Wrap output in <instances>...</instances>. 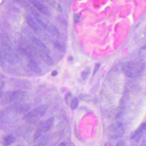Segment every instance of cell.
<instances>
[{"instance_id": "cell-13", "label": "cell", "mask_w": 146, "mask_h": 146, "mask_svg": "<svg viewBox=\"0 0 146 146\" xmlns=\"http://www.w3.org/2000/svg\"><path fill=\"white\" fill-rule=\"evenodd\" d=\"M26 20L27 22L28 25L31 27L32 29L35 31H38L39 27L37 25L34 20L31 16H29V15L27 16Z\"/></svg>"}, {"instance_id": "cell-21", "label": "cell", "mask_w": 146, "mask_h": 146, "mask_svg": "<svg viewBox=\"0 0 146 146\" xmlns=\"http://www.w3.org/2000/svg\"><path fill=\"white\" fill-rule=\"evenodd\" d=\"M58 72L56 70H54L53 72L51 73V75H52V76H56L58 74Z\"/></svg>"}, {"instance_id": "cell-8", "label": "cell", "mask_w": 146, "mask_h": 146, "mask_svg": "<svg viewBox=\"0 0 146 146\" xmlns=\"http://www.w3.org/2000/svg\"><path fill=\"white\" fill-rule=\"evenodd\" d=\"M31 2L33 5L42 13L47 15H50V12L49 9L38 1L36 0H31Z\"/></svg>"}, {"instance_id": "cell-14", "label": "cell", "mask_w": 146, "mask_h": 146, "mask_svg": "<svg viewBox=\"0 0 146 146\" xmlns=\"http://www.w3.org/2000/svg\"><path fill=\"white\" fill-rule=\"evenodd\" d=\"M15 141V138L14 136L12 135H8L3 139V145L4 146L10 145L13 144Z\"/></svg>"}, {"instance_id": "cell-4", "label": "cell", "mask_w": 146, "mask_h": 146, "mask_svg": "<svg viewBox=\"0 0 146 146\" xmlns=\"http://www.w3.org/2000/svg\"><path fill=\"white\" fill-rule=\"evenodd\" d=\"M46 110L47 109L45 106H42L38 107L27 113L23 117V119L24 120H29L38 116H43L46 112Z\"/></svg>"}, {"instance_id": "cell-3", "label": "cell", "mask_w": 146, "mask_h": 146, "mask_svg": "<svg viewBox=\"0 0 146 146\" xmlns=\"http://www.w3.org/2000/svg\"><path fill=\"white\" fill-rule=\"evenodd\" d=\"M124 132L123 125L119 123H114L109 128V135L113 139H120L124 134Z\"/></svg>"}, {"instance_id": "cell-17", "label": "cell", "mask_w": 146, "mask_h": 146, "mask_svg": "<svg viewBox=\"0 0 146 146\" xmlns=\"http://www.w3.org/2000/svg\"><path fill=\"white\" fill-rule=\"evenodd\" d=\"M53 44H54L55 48L58 50L62 51V52H65L66 51V48L65 46L58 41H55L53 43Z\"/></svg>"}, {"instance_id": "cell-12", "label": "cell", "mask_w": 146, "mask_h": 146, "mask_svg": "<svg viewBox=\"0 0 146 146\" xmlns=\"http://www.w3.org/2000/svg\"><path fill=\"white\" fill-rule=\"evenodd\" d=\"M44 123L43 122L39 123L38 125L37 129L35 131L34 135V139L35 140L37 139L42 135V133H44Z\"/></svg>"}, {"instance_id": "cell-24", "label": "cell", "mask_w": 146, "mask_h": 146, "mask_svg": "<svg viewBox=\"0 0 146 146\" xmlns=\"http://www.w3.org/2000/svg\"><path fill=\"white\" fill-rule=\"evenodd\" d=\"M21 146V145H18V146Z\"/></svg>"}, {"instance_id": "cell-11", "label": "cell", "mask_w": 146, "mask_h": 146, "mask_svg": "<svg viewBox=\"0 0 146 146\" xmlns=\"http://www.w3.org/2000/svg\"><path fill=\"white\" fill-rule=\"evenodd\" d=\"M54 117H52L47 119L44 123V132L46 133L51 129L54 124Z\"/></svg>"}, {"instance_id": "cell-2", "label": "cell", "mask_w": 146, "mask_h": 146, "mask_svg": "<svg viewBox=\"0 0 146 146\" xmlns=\"http://www.w3.org/2000/svg\"><path fill=\"white\" fill-rule=\"evenodd\" d=\"M25 95V92L21 90L11 91L6 92L3 95V99L1 101H3V104L18 103V101L23 99Z\"/></svg>"}, {"instance_id": "cell-9", "label": "cell", "mask_w": 146, "mask_h": 146, "mask_svg": "<svg viewBox=\"0 0 146 146\" xmlns=\"http://www.w3.org/2000/svg\"><path fill=\"white\" fill-rule=\"evenodd\" d=\"M38 54L39 55V56L41 57L42 60L47 65L49 66H52L54 64V60L49 54L44 53L39 50H38Z\"/></svg>"}, {"instance_id": "cell-10", "label": "cell", "mask_w": 146, "mask_h": 146, "mask_svg": "<svg viewBox=\"0 0 146 146\" xmlns=\"http://www.w3.org/2000/svg\"><path fill=\"white\" fill-rule=\"evenodd\" d=\"M28 66L30 69L33 72L40 74L42 72L41 68L39 66L37 63L34 59L29 60Z\"/></svg>"}, {"instance_id": "cell-7", "label": "cell", "mask_w": 146, "mask_h": 146, "mask_svg": "<svg viewBox=\"0 0 146 146\" xmlns=\"http://www.w3.org/2000/svg\"><path fill=\"white\" fill-rule=\"evenodd\" d=\"M32 42L39 49H38L44 53L49 54L50 53L49 49L42 41L36 38L33 37L32 38Z\"/></svg>"}, {"instance_id": "cell-19", "label": "cell", "mask_w": 146, "mask_h": 146, "mask_svg": "<svg viewBox=\"0 0 146 146\" xmlns=\"http://www.w3.org/2000/svg\"><path fill=\"white\" fill-rule=\"evenodd\" d=\"M115 146H127V144L124 141H120L117 142Z\"/></svg>"}, {"instance_id": "cell-18", "label": "cell", "mask_w": 146, "mask_h": 146, "mask_svg": "<svg viewBox=\"0 0 146 146\" xmlns=\"http://www.w3.org/2000/svg\"><path fill=\"white\" fill-rule=\"evenodd\" d=\"M71 93L70 92H69L67 93L66 94V96H65V101H66V103L67 104H68L69 102V99H70V98H71Z\"/></svg>"}, {"instance_id": "cell-16", "label": "cell", "mask_w": 146, "mask_h": 146, "mask_svg": "<svg viewBox=\"0 0 146 146\" xmlns=\"http://www.w3.org/2000/svg\"><path fill=\"white\" fill-rule=\"evenodd\" d=\"M91 72V69L89 68H87L84 71H83L81 73V76L82 80H86L88 78Z\"/></svg>"}, {"instance_id": "cell-1", "label": "cell", "mask_w": 146, "mask_h": 146, "mask_svg": "<svg viewBox=\"0 0 146 146\" xmlns=\"http://www.w3.org/2000/svg\"><path fill=\"white\" fill-rule=\"evenodd\" d=\"M145 67V65L141 62L131 61L125 64L123 71L128 77L137 78L142 76Z\"/></svg>"}, {"instance_id": "cell-15", "label": "cell", "mask_w": 146, "mask_h": 146, "mask_svg": "<svg viewBox=\"0 0 146 146\" xmlns=\"http://www.w3.org/2000/svg\"><path fill=\"white\" fill-rule=\"evenodd\" d=\"M79 100L78 98H73L70 103V108L72 110H75L77 109V107L79 106Z\"/></svg>"}, {"instance_id": "cell-23", "label": "cell", "mask_w": 146, "mask_h": 146, "mask_svg": "<svg viewBox=\"0 0 146 146\" xmlns=\"http://www.w3.org/2000/svg\"><path fill=\"white\" fill-rule=\"evenodd\" d=\"M73 60V57H72V56H70L69 57L68 60L69 61H72Z\"/></svg>"}, {"instance_id": "cell-22", "label": "cell", "mask_w": 146, "mask_h": 146, "mask_svg": "<svg viewBox=\"0 0 146 146\" xmlns=\"http://www.w3.org/2000/svg\"><path fill=\"white\" fill-rule=\"evenodd\" d=\"M66 143L65 142H62L58 146H66Z\"/></svg>"}, {"instance_id": "cell-20", "label": "cell", "mask_w": 146, "mask_h": 146, "mask_svg": "<svg viewBox=\"0 0 146 146\" xmlns=\"http://www.w3.org/2000/svg\"><path fill=\"white\" fill-rule=\"evenodd\" d=\"M100 64H97L95 66V68H94V71H93V75H94L95 74L97 73V71H98L99 69V67H100Z\"/></svg>"}, {"instance_id": "cell-5", "label": "cell", "mask_w": 146, "mask_h": 146, "mask_svg": "<svg viewBox=\"0 0 146 146\" xmlns=\"http://www.w3.org/2000/svg\"><path fill=\"white\" fill-rule=\"evenodd\" d=\"M10 109L18 114H23L27 112L31 109V105L27 104L16 103L11 106Z\"/></svg>"}, {"instance_id": "cell-6", "label": "cell", "mask_w": 146, "mask_h": 146, "mask_svg": "<svg viewBox=\"0 0 146 146\" xmlns=\"http://www.w3.org/2000/svg\"><path fill=\"white\" fill-rule=\"evenodd\" d=\"M146 132V123L141 124L139 127L133 134L132 136V139L138 141L142 138Z\"/></svg>"}]
</instances>
